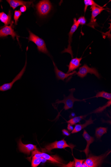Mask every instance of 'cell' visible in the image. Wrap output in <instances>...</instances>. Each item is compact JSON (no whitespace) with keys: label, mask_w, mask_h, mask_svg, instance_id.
<instances>
[{"label":"cell","mask_w":111,"mask_h":167,"mask_svg":"<svg viewBox=\"0 0 111 167\" xmlns=\"http://www.w3.org/2000/svg\"><path fill=\"white\" fill-rule=\"evenodd\" d=\"M83 136L84 138L87 141V145L86 148L81 152H84L86 155L87 158L88 157L89 153V146L90 145L93 143L94 141V138L92 136H90L85 130H84Z\"/></svg>","instance_id":"5bb4252c"},{"label":"cell","mask_w":111,"mask_h":167,"mask_svg":"<svg viewBox=\"0 0 111 167\" xmlns=\"http://www.w3.org/2000/svg\"><path fill=\"white\" fill-rule=\"evenodd\" d=\"M63 134V135L66 136H69L70 135V133L66 129H63L62 130Z\"/></svg>","instance_id":"83f0119b"},{"label":"cell","mask_w":111,"mask_h":167,"mask_svg":"<svg viewBox=\"0 0 111 167\" xmlns=\"http://www.w3.org/2000/svg\"><path fill=\"white\" fill-rule=\"evenodd\" d=\"M29 36L28 39L29 41L32 42L36 44L39 52L46 54L50 56V54L47 48L46 43H45L44 40L29 30Z\"/></svg>","instance_id":"3957f363"},{"label":"cell","mask_w":111,"mask_h":167,"mask_svg":"<svg viewBox=\"0 0 111 167\" xmlns=\"http://www.w3.org/2000/svg\"><path fill=\"white\" fill-rule=\"evenodd\" d=\"M53 64L54 66V71L56 74V77L58 80H61L64 81L65 79H66L68 77L72 76L73 74L76 73V71H74L71 73H65L61 70H59L56 65L53 61Z\"/></svg>","instance_id":"7c38bea8"},{"label":"cell","mask_w":111,"mask_h":167,"mask_svg":"<svg viewBox=\"0 0 111 167\" xmlns=\"http://www.w3.org/2000/svg\"><path fill=\"white\" fill-rule=\"evenodd\" d=\"M79 24L77 22L76 18H75L74 19V23L72 27L70 32L69 33V45L67 48H65L62 53H69L71 55L72 58H73V54L71 44L72 42V37L74 33L76 31L79 26Z\"/></svg>","instance_id":"ba28073f"},{"label":"cell","mask_w":111,"mask_h":167,"mask_svg":"<svg viewBox=\"0 0 111 167\" xmlns=\"http://www.w3.org/2000/svg\"><path fill=\"white\" fill-rule=\"evenodd\" d=\"M7 1L13 10L21 6H26L29 7L33 3L32 1L24 2L20 0H7Z\"/></svg>","instance_id":"2e32d148"},{"label":"cell","mask_w":111,"mask_h":167,"mask_svg":"<svg viewBox=\"0 0 111 167\" xmlns=\"http://www.w3.org/2000/svg\"><path fill=\"white\" fill-rule=\"evenodd\" d=\"M103 98L108 100L111 99V94L108 93L105 91H103L102 92H98L95 97L92 98Z\"/></svg>","instance_id":"44dd1931"},{"label":"cell","mask_w":111,"mask_h":167,"mask_svg":"<svg viewBox=\"0 0 111 167\" xmlns=\"http://www.w3.org/2000/svg\"><path fill=\"white\" fill-rule=\"evenodd\" d=\"M90 8L92 10V16L89 23L87 26L94 28L95 27L98 26L95 18L100 14L105 9L103 7H98L95 6H92Z\"/></svg>","instance_id":"9c48e42d"},{"label":"cell","mask_w":111,"mask_h":167,"mask_svg":"<svg viewBox=\"0 0 111 167\" xmlns=\"http://www.w3.org/2000/svg\"><path fill=\"white\" fill-rule=\"evenodd\" d=\"M88 73L94 74L96 77L99 79L100 76L97 69L94 68H89L87 64H84L82 67L79 68L78 72L75 73L78 76L83 78L86 77Z\"/></svg>","instance_id":"8992f818"},{"label":"cell","mask_w":111,"mask_h":167,"mask_svg":"<svg viewBox=\"0 0 111 167\" xmlns=\"http://www.w3.org/2000/svg\"><path fill=\"white\" fill-rule=\"evenodd\" d=\"M42 157L45 159L50 161V162L56 164H63L64 161L59 157L57 155H50L46 154L43 153H41Z\"/></svg>","instance_id":"4fadbf2b"},{"label":"cell","mask_w":111,"mask_h":167,"mask_svg":"<svg viewBox=\"0 0 111 167\" xmlns=\"http://www.w3.org/2000/svg\"><path fill=\"white\" fill-rule=\"evenodd\" d=\"M75 116H76V115H75V114L74 113H72L69 116V118L71 119L74 118Z\"/></svg>","instance_id":"4dcf8cb0"},{"label":"cell","mask_w":111,"mask_h":167,"mask_svg":"<svg viewBox=\"0 0 111 167\" xmlns=\"http://www.w3.org/2000/svg\"><path fill=\"white\" fill-rule=\"evenodd\" d=\"M43 159V157L38 158H32L31 166L32 167L38 166L42 161Z\"/></svg>","instance_id":"cb8c5ba5"},{"label":"cell","mask_w":111,"mask_h":167,"mask_svg":"<svg viewBox=\"0 0 111 167\" xmlns=\"http://www.w3.org/2000/svg\"><path fill=\"white\" fill-rule=\"evenodd\" d=\"M22 15V13L19 11H15L14 15V19L15 21V25H17L18 20Z\"/></svg>","instance_id":"d4e9b609"},{"label":"cell","mask_w":111,"mask_h":167,"mask_svg":"<svg viewBox=\"0 0 111 167\" xmlns=\"http://www.w3.org/2000/svg\"><path fill=\"white\" fill-rule=\"evenodd\" d=\"M27 9V8L26 6H22L20 8V11H21L22 13H24L25 12H26Z\"/></svg>","instance_id":"f1b7e54d"},{"label":"cell","mask_w":111,"mask_h":167,"mask_svg":"<svg viewBox=\"0 0 111 167\" xmlns=\"http://www.w3.org/2000/svg\"><path fill=\"white\" fill-rule=\"evenodd\" d=\"M74 167H81L82 164L85 159H79L74 157Z\"/></svg>","instance_id":"484cf974"},{"label":"cell","mask_w":111,"mask_h":167,"mask_svg":"<svg viewBox=\"0 0 111 167\" xmlns=\"http://www.w3.org/2000/svg\"><path fill=\"white\" fill-rule=\"evenodd\" d=\"M87 115H81L78 116H75L74 118L70 119L67 121L68 123L71 125H74L78 123H80V121L84 119Z\"/></svg>","instance_id":"ffe728a7"},{"label":"cell","mask_w":111,"mask_h":167,"mask_svg":"<svg viewBox=\"0 0 111 167\" xmlns=\"http://www.w3.org/2000/svg\"><path fill=\"white\" fill-rule=\"evenodd\" d=\"M111 151L109 153H106L99 156H95L92 154L88 155L87 159L84 162L89 167H97L100 166L103 163L104 159L110 153Z\"/></svg>","instance_id":"6da1fadb"},{"label":"cell","mask_w":111,"mask_h":167,"mask_svg":"<svg viewBox=\"0 0 111 167\" xmlns=\"http://www.w3.org/2000/svg\"><path fill=\"white\" fill-rule=\"evenodd\" d=\"M18 146L20 152L28 155H29L30 152L33 150L37 149L36 145L32 144H24L21 139H20L18 141Z\"/></svg>","instance_id":"30bf717a"},{"label":"cell","mask_w":111,"mask_h":167,"mask_svg":"<svg viewBox=\"0 0 111 167\" xmlns=\"http://www.w3.org/2000/svg\"><path fill=\"white\" fill-rule=\"evenodd\" d=\"M92 116H91L89 119L88 120H86L85 123L82 124H75V128L72 131L71 133L73 134L78 133L87 127L88 126L94 124V121L96 119H95L94 120H92Z\"/></svg>","instance_id":"e0dca14e"},{"label":"cell","mask_w":111,"mask_h":167,"mask_svg":"<svg viewBox=\"0 0 111 167\" xmlns=\"http://www.w3.org/2000/svg\"><path fill=\"white\" fill-rule=\"evenodd\" d=\"M0 21L4 23L5 26H7L9 24H12L11 13L9 12L8 14H7L2 12L0 13Z\"/></svg>","instance_id":"ac0fdd59"},{"label":"cell","mask_w":111,"mask_h":167,"mask_svg":"<svg viewBox=\"0 0 111 167\" xmlns=\"http://www.w3.org/2000/svg\"><path fill=\"white\" fill-rule=\"evenodd\" d=\"M77 22L79 25H84L87 22L86 19L84 16H82L80 17L78 20Z\"/></svg>","instance_id":"4316f807"},{"label":"cell","mask_w":111,"mask_h":167,"mask_svg":"<svg viewBox=\"0 0 111 167\" xmlns=\"http://www.w3.org/2000/svg\"><path fill=\"white\" fill-rule=\"evenodd\" d=\"M74 146L68 144L66 141L64 139L58 141H55L54 142L46 145L44 148L41 149L42 153H51V150L54 149H64L69 147L73 149Z\"/></svg>","instance_id":"277c9868"},{"label":"cell","mask_w":111,"mask_h":167,"mask_svg":"<svg viewBox=\"0 0 111 167\" xmlns=\"http://www.w3.org/2000/svg\"><path fill=\"white\" fill-rule=\"evenodd\" d=\"M108 128L104 127L97 128L95 130V136L98 139H99L104 134L107 133Z\"/></svg>","instance_id":"d6986e66"},{"label":"cell","mask_w":111,"mask_h":167,"mask_svg":"<svg viewBox=\"0 0 111 167\" xmlns=\"http://www.w3.org/2000/svg\"><path fill=\"white\" fill-rule=\"evenodd\" d=\"M69 90L70 92V94L68 97H66L64 95V98L63 100H60L57 99L55 103V104H58L61 103L64 104L65 105L64 109L65 110L70 109H73L75 102H82L84 100L75 99L74 97L73 93L75 90V89H72Z\"/></svg>","instance_id":"7a4b0ae2"},{"label":"cell","mask_w":111,"mask_h":167,"mask_svg":"<svg viewBox=\"0 0 111 167\" xmlns=\"http://www.w3.org/2000/svg\"><path fill=\"white\" fill-rule=\"evenodd\" d=\"M81 167H89L85 163H83Z\"/></svg>","instance_id":"1f68e13d"},{"label":"cell","mask_w":111,"mask_h":167,"mask_svg":"<svg viewBox=\"0 0 111 167\" xmlns=\"http://www.w3.org/2000/svg\"><path fill=\"white\" fill-rule=\"evenodd\" d=\"M111 105V99L109 100L106 104L101 107H99L94 110L91 114H98L101 113L107 107H109Z\"/></svg>","instance_id":"7402d4cb"},{"label":"cell","mask_w":111,"mask_h":167,"mask_svg":"<svg viewBox=\"0 0 111 167\" xmlns=\"http://www.w3.org/2000/svg\"><path fill=\"white\" fill-rule=\"evenodd\" d=\"M27 58H26V63L24 67L20 72L12 80L11 83H5L2 86H0V91L1 92H5L8 90L11 89L13 87V85L15 82L17 80L21 79L23 75L27 66Z\"/></svg>","instance_id":"52a82bcc"},{"label":"cell","mask_w":111,"mask_h":167,"mask_svg":"<svg viewBox=\"0 0 111 167\" xmlns=\"http://www.w3.org/2000/svg\"><path fill=\"white\" fill-rule=\"evenodd\" d=\"M84 2L85 4L84 9V13L86 11L89 6H94L98 7H100L99 5L96 3L93 0H84Z\"/></svg>","instance_id":"603a6c76"},{"label":"cell","mask_w":111,"mask_h":167,"mask_svg":"<svg viewBox=\"0 0 111 167\" xmlns=\"http://www.w3.org/2000/svg\"><path fill=\"white\" fill-rule=\"evenodd\" d=\"M8 35H11L14 39L15 37H17V33L12 28V23L10 26H5L0 29V38L6 37Z\"/></svg>","instance_id":"8fae6325"},{"label":"cell","mask_w":111,"mask_h":167,"mask_svg":"<svg viewBox=\"0 0 111 167\" xmlns=\"http://www.w3.org/2000/svg\"><path fill=\"white\" fill-rule=\"evenodd\" d=\"M82 59V58H72L69 65H67L68 67V70L67 73H69L73 72L74 70L78 68L81 65L80 63Z\"/></svg>","instance_id":"9a60e30c"},{"label":"cell","mask_w":111,"mask_h":167,"mask_svg":"<svg viewBox=\"0 0 111 167\" xmlns=\"http://www.w3.org/2000/svg\"><path fill=\"white\" fill-rule=\"evenodd\" d=\"M67 129L70 131H72L74 129V127L72 125L68 123Z\"/></svg>","instance_id":"f546056e"},{"label":"cell","mask_w":111,"mask_h":167,"mask_svg":"<svg viewBox=\"0 0 111 167\" xmlns=\"http://www.w3.org/2000/svg\"><path fill=\"white\" fill-rule=\"evenodd\" d=\"M36 8L39 16L44 17L47 16L51 11L52 6L49 1L43 0L39 2L37 4Z\"/></svg>","instance_id":"5b68a950"}]
</instances>
